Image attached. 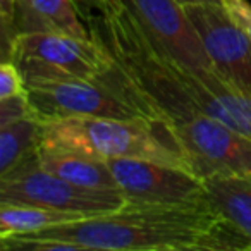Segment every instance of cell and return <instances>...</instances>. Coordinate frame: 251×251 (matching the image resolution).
Returning <instances> with one entry per match:
<instances>
[{
	"instance_id": "6da1fadb",
	"label": "cell",
	"mask_w": 251,
	"mask_h": 251,
	"mask_svg": "<svg viewBox=\"0 0 251 251\" xmlns=\"http://www.w3.org/2000/svg\"><path fill=\"white\" fill-rule=\"evenodd\" d=\"M86 26L103 55L97 79L147 121L165 127L196 176L251 174V138L198 107L195 71L164 55L127 9L98 12Z\"/></svg>"
},
{
	"instance_id": "7a4b0ae2",
	"label": "cell",
	"mask_w": 251,
	"mask_h": 251,
	"mask_svg": "<svg viewBox=\"0 0 251 251\" xmlns=\"http://www.w3.org/2000/svg\"><path fill=\"white\" fill-rule=\"evenodd\" d=\"M28 251H251V239L210 200L196 205H127L31 234L0 239Z\"/></svg>"
},
{
	"instance_id": "3957f363",
	"label": "cell",
	"mask_w": 251,
	"mask_h": 251,
	"mask_svg": "<svg viewBox=\"0 0 251 251\" xmlns=\"http://www.w3.org/2000/svg\"><path fill=\"white\" fill-rule=\"evenodd\" d=\"M36 148L100 160L141 158L191 171L188 157L172 134L145 119L69 117L40 122Z\"/></svg>"
},
{
	"instance_id": "277c9868",
	"label": "cell",
	"mask_w": 251,
	"mask_h": 251,
	"mask_svg": "<svg viewBox=\"0 0 251 251\" xmlns=\"http://www.w3.org/2000/svg\"><path fill=\"white\" fill-rule=\"evenodd\" d=\"M0 203H31L98 217L117 212L127 201L121 191L83 188L50 174L40 165L36 151L14 171L0 176Z\"/></svg>"
},
{
	"instance_id": "5b68a950",
	"label": "cell",
	"mask_w": 251,
	"mask_h": 251,
	"mask_svg": "<svg viewBox=\"0 0 251 251\" xmlns=\"http://www.w3.org/2000/svg\"><path fill=\"white\" fill-rule=\"evenodd\" d=\"M25 83L26 100L38 122L69 117L145 119L133 105L122 100L97 77L50 76Z\"/></svg>"
},
{
	"instance_id": "8992f818",
	"label": "cell",
	"mask_w": 251,
	"mask_h": 251,
	"mask_svg": "<svg viewBox=\"0 0 251 251\" xmlns=\"http://www.w3.org/2000/svg\"><path fill=\"white\" fill-rule=\"evenodd\" d=\"M11 60L21 69L25 81L50 76L95 79L103 66V55L91 38L53 31L18 35Z\"/></svg>"
},
{
	"instance_id": "52a82bcc",
	"label": "cell",
	"mask_w": 251,
	"mask_h": 251,
	"mask_svg": "<svg viewBox=\"0 0 251 251\" xmlns=\"http://www.w3.org/2000/svg\"><path fill=\"white\" fill-rule=\"evenodd\" d=\"M108 167L127 205H196L206 186L188 169L141 158H108Z\"/></svg>"
},
{
	"instance_id": "ba28073f",
	"label": "cell",
	"mask_w": 251,
	"mask_h": 251,
	"mask_svg": "<svg viewBox=\"0 0 251 251\" xmlns=\"http://www.w3.org/2000/svg\"><path fill=\"white\" fill-rule=\"evenodd\" d=\"M215 73L232 90L251 98V36L222 4H186Z\"/></svg>"
},
{
	"instance_id": "9c48e42d",
	"label": "cell",
	"mask_w": 251,
	"mask_h": 251,
	"mask_svg": "<svg viewBox=\"0 0 251 251\" xmlns=\"http://www.w3.org/2000/svg\"><path fill=\"white\" fill-rule=\"evenodd\" d=\"M143 33L172 62L191 71H215L195 25L179 0H122Z\"/></svg>"
},
{
	"instance_id": "30bf717a",
	"label": "cell",
	"mask_w": 251,
	"mask_h": 251,
	"mask_svg": "<svg viewBox=\"0 0 251 251\" xmlns=\"http://www.w3.org/2000/svg\"><path fill=\"white\" fill-rule=\"evenodd\" d=\"M64 33L90 40L84 19L73 0H16V33Z\"/></svg>"
},
{
	"instance_id": "8fae6325",
	"label": "cell",
	"mask_w": 251,
	"mask_h": 251,
	"mask_svg": "<svg viewBox=\"0 0 251 251\" xmlns=\"http://www.w3.org/2000/svg\"><path fill=\"white\" fill-rule=\"evenodd\" d=\"M38 162L47 172L73 184L103 191H119L107 160L64 151H40Z\"/></svg>"
},
{
	"instance_id": "7c38bea8",
	"label": "cell",
	"mask_w": 251,
	"mask_h": 251,
	"mask_svg": "<svg viewBox=\"0 0 251 251\" xmlns=\"http://www.w3.org/2000/svg\"><path fill=\"white\" fill-rule=\"evenodd\" d=\"M203 181L212 205L251 239V174H215Z\"/></svg>"
},
{
	"instance_id": "4fadbf2b",
	"label": "cell",
	"mask_w": 251,
	"mask_h": 251,
	"mask_svg": "<svg viewBox=\"0 0 251 251\" xmlns=\"http://www.w3.org/2000/svg\"><path fill=\"white\" fill-rule=\"evenodd\" d=\"M86 219L81 213L62 212L31 203H0V239L18 234H31L60 224Z\"/></svg>"
},
{
	"instance_id": "5bb4252c",
	"label": "cell",
	"mask_w": 251,
	"mask_h": 251,
	"mask_svg": "<svg viewBox=\"0 0 251 251\" xmlns=\"http://www.w3.org/2000/svg\"><path fill=\"white\" fill-rule=\"evenodd\" d=\"M40 122L33 115L0 126V176L36 155Z\"/></svg>"
},
{
	"instance_id": "9a60e30c",
	"label": "cell",
	"mask_w": 251,
	"mask_h": 251,
	"mask_svg": "<svg viewBox=\"0 0 251 251\" xmlns=\"http://www.w3.org/2000/svg\"><path fill=\"white\" fill-rule=\"evenodd\" d=\"M16 33V0H0V59L11 60Z\"/></svg>"
},
{
	"instance_id": "2e32d148",
	"label": "cell",
	"mask_w": 251,
	"mask_h": 251,
	"mask_svg": "<svg viewBox=\"0 0 251 251\" xmlns=\"http://www.w3.org/2000/svg\"><path fill=\"white\" fill-rule=\"evenodd\" d=\"M26 95V83L16 62L2 60L0 64V100Z\"/></svg>"
},
{
	"instance_id": "e0dca14e",
	"label": "cell",
	"mask_w": 251,
	"mask_h": 251,
	"mask_svg": "<svg viewBox=\"0 0 251 251\" xmlns=\"http://www.w3.org/2000/svg\"><path fill=\"white\" fill-rule=\"evenodd\" d=\"M29 115L33 114L26 100V95L0 100V126H5L23 117H29Z\"/></svg>"
},
{
	"instance_id": "ac0fdd59",
	"label": "cell",
	"mask_w": 251,
	"mask_h": 251,
	"mask_svg": "<svg viewBox=\"0 0 251 251\" xmlns=\"http://www.w3.org/2000/svg\"><path fill=\"white\" fill-rule=\"evenodd\" d=\"M229 12L232 14V18L236 19L237 23L241 25V28L251 36V4L248 0H239L237 4L230 5Z\"/></svg>"
},
{
	"instance_id": "d6986e66",
	"label": "cell",
	"mask_w": 251,
	"mask_h": 251,
	"mask_svg": "<svg viewBox=\"0 0 251 251\" xmlns=\"http://www.w3.org/2000/svg\"><path fill=\"white\" fill-rule=\"evenodd\" d=\"M74 5L77 7L79 11L81 18L84 19V23L88 19H91L95 14L103 11V4H101V0H73Z\"/></svg>"
},
{
	"instance_id": "ffe728a7",
	"label": "cell",
	"mask_w": 251,
	"mask_h": 251,
	"mask_svg": "<svg viewBox=\"0 0 251 251\" xmlns=\"http://www.w3.org/2000/svg\"><path fill=\"white\" fill-rule=\"evenodd\" d=\"M101 4H103V11L101 12H117L124 9L122 0H101Z\"/></svg>"
},
{
	"instance_id": "44dd1931",
	"label": "cell",
	"mask_w": 251,
	"mask_h": 251,
	"mask_svg": "<svg viewBox=\"0 0 251 251\" xmlns=\"http://www.w3.org/2000/svg\"><path fill=\"white\" fill-rule=\"evenodd\" d=\"M182 5H186V4H198V2H210V4H222L224 5V2L222 0H179Z\"/></svg>"
},
{
	"instance_id": "7402d4cb",
	"label": "cell",
	"mask_w": 251,
	"mask_h": 251,
	"mask_svg": "<svg viewBox=\"0 0 251 251\" xmlns=\"http://www.w3.org/2000/svg\"><path fill=\"white\" fill-rule=\"evenodd\" d=\"M222 2H224V5H226V7H230V5L237 4L239 0H222Z\"/></svg>"
}]
</instances>
